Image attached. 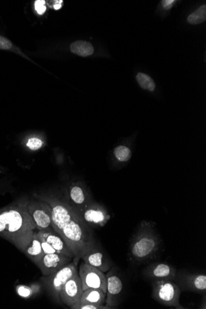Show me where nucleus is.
<instances>
[{"label":"nucleus","instance_id":"f257e3e1","mask_svg":"<svg viewBox=\"0 0 206 309\" xmlns=\"http://www.w3.org/2000/svg\"><path fill=\"white\" fill-rule=\"evenodd\" d=\"M51 209L52 228L67 243L75 256L81 258L97 244L92 231L77 211L53 195H36Z\"/></svg>","mask_w":206,"mask_h":309},{"label":"nucleus","instance_id":"f03ea898","mask_svg":"<svg viewBox=\"0 0 206 309\" xmlns=\"http://www.w3.org/2000/svg\"><path fill=\"white\" fill-rule=\"evenodd\" d=\"M29 200L0 210V236L8 239L23 251L28 246L36 230L30 216L27 204Z\"/></svg>","mask_w":206,"mask_h":309},{"label":"nucleus","instance_id":"7ed1b4c3","mask_svg":"<svg viewBox=\"0 0 206 309\" xmlns=\"http://www.w3.org/2000/svg\"><path fill=\"white\" fill-rule=\"evenodd\" d=\"M161 239L153 225L143 223L130 242V258L137 262L150 259L159 250Z\"/></svg>","mask_w":206,"mask_h":309},{"label":"nucleus","instance_id":"20e7f679","mask_svg":"<svg viewBox=\"0 0 206 309\" xmlns=\"http://www.w3.org/2000/svg\"><path fill=\"white\" fill-rule=\"evenodd\" d=\"M81 258L75 256L72 261L67 266L59 270L52 275L43 276L41 281L45 286L46 289L49 292L50 296L57 302L59 300V292L63 286L65 284L71 277L78 272V264Z\"/></svg>","mask_w":206,"mask_h":309},{"label":"nucleus","instance_id":"39448f33","mask_svg":"<svg viewBox=\"0 0 206 309\" xmlns=\"http://www.w3.org/2000/svg\"><path fill=\"white\" fill-rule=\"evenodd\" d=\"M181 290L173 281L156 280L152 283V297L166 306L184 309L180 304Z\"/></svg>","mask_w":206,"mask_h":309},{"label":"nucleus","instance_id":"423d86ee","mask_svg":"<svg viewBox=\"0 0 206 309\" xmlns=\"http://www.w3.org/2000/svg\"><path fill=\"white\" fill-rule=\"evenodd\" d=\"M27 209L35 223L36 230L40 231L52 228L51 209L44 200L36 197L35 200H29Z\"/></svg>","mask_w":206,"mask_h":309},{"label":"nucleus","instance_id":"0eeeda50","mask_svg":"<svg viewBox=\"0 0 206 309\" xmlns=\"http://www.w3.org/2000/svg\"><path fill=\"white\" fill-rule=\"evenodd\" d=\"M78 272L84 291L89 288H95L102 290L106 293L107 279L104 272L84 262L80 265Z\"/></svg>","mask_w":206,"mask_h":309},{"label":"nucleus","instance_id":"6e6552de","mask_svg":"<svg viewBox=\"0 0 206 309\" xmlns=\"http://www.w3.org/2000/svg\"><path fill=\"white\" fill-rule=\"evenodd\" d=\"M174 282L181 291H193L206 293V275L205 273H191L177 272Z\"/></svg>","mask_w":206,"mask_h":309},{"label":"nucleus","instance_id":"1a4fd4ad","mask_svg":"<svg viewBox=\"0 0 206 309\" xmlns=\"http://www.w3.org/2000/svg\"><path fill=\"white\" fill-rule=\"evenodd\" d=\"M83 292L81 279L77 272L62 287L59 294V300L70 309L80 301Z\"/></svg>","mask_w":206,"mask_h":309},{"label":"nucleus","instance_id":"9d476101","mask_svg":"<svg viewBox=\"0 0 206 309\" xmlns=\"http://www.w3.org/2000/svg\"><path fill=\"white\" fill-rule=\"evenodd\" d=\"M73 258L59 253L48 254L36 264L43 276L52 275L67 266Z\"/></svg>","mask_w":206,"mask_h":309},{"label":"nucleus","instance_id":"9b49d317","mask_svg":"<svg viewBox=\"0 0 206 309\" xmlns=\"http://www.w3.org/2000/svg\"><path fill=\"white\" fill-rule=\"evenodd\" d=\"M177 273L175 267L164 262L153 263L146 267L143 272L145 277L153 281H173Z\"/></svg>","mask_w":206,"mask_h":309},{"label":"nucleus","instance_id":"f8f14e48","mask_svg":"<svg viewBox=\"0 0 206 309\" xmlns=\"http://www.w3.org/2000/svg\"><path fill=\"white\" fill-rule=\"evenodd\" d=\"M106 306L115 309L120 304V299L123 290V283L120 276L113 271L107 273Z\"/></svg>","mask_w":206,"mask_h":309},{"label":"nucleus","instance_id":"ddd939ff","mask_svg":"<svg viewBox=\"0 0 206 309\" xmlns=\"http://www.w3.org/2000/svg\"><path fill=\"white\" fill-rule=\"evenodd\" d=\"M81 211V213H77L82 220L87 225L91 227H103L109 218L108 214L104 209L95 205L89 206V204H86Z\"/></svg>","mask_w":206,"mask_h":309},{"label":"nucleus","instance_id":"4468645a","mask_svg":"<svg viewBox=\"0 0 206 309\" xmlns=\"http://www.w3.org/2000/svg\"><path fill=\"white\" fill-rule=\"evenodd\" d=\"M81 259L86 264L99 269L104 273L111 269V260L103 252L97 243L88 252L82 256Z\"/></svg>","mask_w":206,"mask_h":309},{"label":"nucleus","instance_id":"2eb2a0df","mask_svg":"<svg viewBox=\"0 0 206 309\" xmlns=\"http://www.w3.org/2000/svg\"><path fill=\"white\" fill-rule=\"evenodd\" d=\"M38 236L40 239H43L50 244L53 248L57 253L63 254L66 255L74 258L75 255L72 251L70 250L65 239L59 235L58 233L54 231L52 228L50 229L40 230L36 232Z\"/></svg>","mask_w":206,"mask_h":309},{"label":"nucleus","instance_id":"dca6fc26","mask_svg":"<svg viewBox=\"0 0 206 309\" xmlns=\"http://www.w3.org/2000/svg\"><path fill=\"white\" fill-rule=\"evenodd\" d=\"M24 253L35 265L37 264L45 255L42 250L40 239L39 238L36 232L34 233L31 243L25 249Z\"/></svg>","mask_w":206,"mask_h":309},{"label":"nucleus","instance_id":"f3484780","mask_svg":"<svg viewBox=\"0 0 206 309\" xmlns=\"http://www.w3.org/2000/svg\"><path fill=\"white\" fill-rule=\"evenodd\" d=\"M106 297V293L102 290L89 288L84 291L79 301L81 303L104 305Z\"/></svg>","mask_w":206,"mask_h":309},{"label":"nucleus","instance_id":"a211bd4d","mask_svg":"<svg viewBox=\"0 0 206 309\" xmlns=\"http://www.w3.org/2000/svg\"><path fill=\"white\" fill-rule=\"evenodd\" d=\"M69 196L72 202L77 206L83 207L86 205L88 200L85 193L84 189L79 184H74L71 186L69 191Z\"/></svg>","mask_w":206,"mask_h":309},{"label":"nucleus","instance_id":"6ab92c4d","mask_svg":"<svg viewBox=\"0 0 206 309\" xmlns=\"http://www.w3.org/2000/svg\"><path fill=\"white\" fill-rule=\"evenodd\" d=\"M71 52L80 56L87 57L93 55L94 48L90 42L86 41H76L70 46Z\"/></svg>","mask_w":206,"mask_h":309},{"label":"nucleus","instance_id":"aec40b11","mask_svg":"<svg viewBox=\"0 0 206 309\" xmlns=\"http://www.w3.org/2000/svg\"><path fill=\"white\" fill-rule=\"evenodd\" d=\"M206 19V6L203 5L191 13L188 18V22L191 24H199Z\"/></svg>","mask_w":206,"mask_h":309},{"label":"nucleus","instance_id":"412c9836","mask_svg":"<svg viewBox=\"0 0 206 309\" xmlns=\"http://www.w3.org/2000/svg\"><path fill=\"white\" fill-rule=\"evenodd\" d=\"M137 80L142 89L153 91L155 90V85L152 78L143 73H138L137 75Z\"/></svg>","mask_w":206,"mask_h":309},{"label":"nucleus","instance_id":"4be33fe9","mask_svg":"<svg viewBox=\"0 0 206 309\" xmlns=\"http://www.w3.org/2000/svg\"><path fill=\"white\" fill-rule=\"evenodd\" d=\"M114 154L117 160L120 162H127L131 158L132 152L129 147L120 145L114 149Z\"/></svg>","mask_w":206,"mask_h":309},{"label":"nucleus","instance_id":"5701e85b","mask_svg":"<svg viewBox=\"0 0 206 309\" xmlns=\"http://www.w3.org/2000/svg\"><path fill=\"white\" fill-rule=\"evenodd\" d=\"M71 309H110L109 307L106 305H98V304H93L90 303H81L78 301Z\"/></svg>","mask_w":206,"mask_h":309},{"label":"nucleus","instance_id":"b1692460","mask_svg":"<svg viewBox=\"0 0 206 309\" xmlns=\"http://www.w3.org/2000/svg\"><path fill=\"white\" fill-rule=\"evenodd\" d=\"M43 142L40 138H31L27 142L26 146L33 151L40 149L43 146Z\"/></svg>","mask_w":206,"mask_h":309},{"label":"nucleus","instance_id":"393cba45","mask_svg":"<svg viewBox=\"0 0 206 309\" xmlns=\"http://www.w3.org/2000/svg\"><path fill=\"white\" fill-rule=\"evenodd\" d=\"M17 293L23 297H29L33 294V290L26 286H20L17 290Z\"/></svg>","mask_w":206,"mask_h":309},{"label":"nucleus","instance_id":"a878e982","mask_svg":"<svg viewBox=\"0 0 206 309\" xmlns=\"http://www.w3.org/2000/svg\"><path fill=\"white\" fill-rule=\"evenodd\" d=\"M45 1L44 0H36L35 3V8L39 15H43L47 10L45 6Z\"/></svg>","mask_w":206,"mask_h":309},{"label":"nucleus","instance_id":"bb28decb","mask_svg":"<svg viewBox=\"0 0 206 309\" xmlns=\"http://www.w3.org/2000/svg\"><path fill=\"white\" fill-rule=\"evenodd\" d=\"M39 238H40V237H39ZM40 240L41 244H42V250L43 252H44L45 254H48L56 253V251H55L54 249L52 248L50 244L48 243L47 241L43 240L42 239H40Z\"/></svg>","mask_w":206,"mask_h":309},{"label":"nucleus","instance_id":"cd10ccee","mask_svg":"<svg viewBox=\"0 0 206 309\" xmlns=\"http://www.w3.org/2000/svg\"><path fill=\"white\" fill-rule=\"evenodd\" d=\"M12 43L8 39L0 36V50H10Z\"/></svg>","mask_w":206,"mask_h":309},{"label":"nucleus","instance_id":"c85d7f7f","mask_svg":"<svg viewBox=\"0 0 206 309\" xmlns=\"http://www.w3.org/2000/svg\"><path fill=\"white\" fill-rule=\"evenodd\" d=\"M174 3H175L174 0H164V1H162V6L166 10L171 9L173 6Z\"/></svg>","mask_w":206,"mask_h":309},{"label":"nucleus","instance_id":"c756f323","mask_svg":"<svg viewBox=\"0 0 206 309\" xmlns=\"http://www.w3.org/2000/svg\"><path fill=\"white\" fill-rule=\"evenodd\" d=\"M63 1H56V4H55L54 5V10H58L59 9L61 8L62 5L61 3H63Z\"/></svg>","mask_w":206,"mask_h":309}]
</instances>
